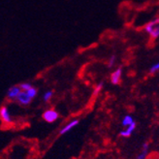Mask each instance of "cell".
<instances>
[{"instance_id":"6da1fadb","label":"cell","mask_w":159,"mask_h":159,"mask_svg":"<svg viewBox=\"0 0 159 159\" xmlns=\"http://www.w3.org/2000/svg\"><path fill=\"white\" fill-rule=\"evenodd\" d=\"M58 116H59L58 113L54 110H47L46 112H44V114H43V118L49 123L55 121L58 118Z\"/></svg>"},{"instance_id":"7a4b0ae2","label":"cell","mask_w":159,"mask_h":159,"mask_svg":"<svg viewBox=\"0 0 159 159\" xmlns=\"http://www.w3.org/2000/svg\"><path fill=\"white\" fill-rule=\"evenodd\" d=\"M18 100V102L20 103V104H21V105H23V106H26V105H29L30 104V102H31V99L28 95H27V93L25 92V91H20V93H19V95H18V97L16 98Z\"/></svg>"},{"instance_id":"3957f363","label":"cell","mask_w":159,"mask_h":159,"mask_svg":"<svg viewBox=\"0 0 159 159\" xmlns=\"http://www.w3.org/2000/svg\"><path fill=\"white\" fill-rule=\"evenodd\" d=\"M0 117H1L2 120L5 123H11L12 122V118L9 113V110L6 106H3L0 108Z\"/></svg>"},{"instance_id":"277c9868","label":"cell","mask_w":159,"mask_h":159,"mask_svg":"<svg viewBox=\"0 0 159 159\" xmlns=\"http://www.w3.org/2000/svg\"><path fill=\"white\" fill-rule=\"evenodd\" d=\"M121 75H122V69L117 68L116 71H114L112 73V75H111V83L113 84H118L120 83Z\"/></svg>"},{"instance_id":"5b68a950","label":"cell","mask_w":159,"mask_h":159,"mask_svg":"<svg viewBox=\"0 0 159 159\" xmlns=\"http://www.w3.org/2000/svg\"><path fill=\"white\" fill-rule=\"evenodd\" d=\"M20 86L19 85H14L12 87H10L9 90L7 91V97L11 99V100H14L18 97V95L19 93L20 92Z\"/></svg>"},{"instance_id":"8992f818","label":"cell","mask_w":159,"mask_h":159,"mask_svg":"<svg viewBox=\"0 0 159 159\" xmlns=\"http://www.w3.org/2000/svg\"><path fill=\"white\" fill-rule=\"evenodd\" d=\"M135 128H136V122L133 121L131 124L128 125V128L123 130V131H120V133H119V135H120L121 137H126V138H129L131 136V134L134 132Z\"/></svg>"},{"instance_id":"52a82bcc","label":"cell","mask_w":159,"mask_h":159,"mask_svg":"<svg viewBox=\"0 0 159 159\" xmlns=\"http://www.w3.org/2000/svg\"><path fill=\"white\" fill-rule=\"evenodd\" d=\"M79 124V119H74V120H72V121H70L66 126H64L63 128L60 130V132H59V135H64V134H66L67 132H69L70 130H72L75 126H77Z\"/></svg>"},{"instance_id":"ba28073f","label":"cell","mask_w":159,"mask_h":159,"mask_svg":"<svg viewBox=\"0 0 159 159\" xmlns=\"http://www.w3.org/2000/svg\"><path fill=\"white\" fill-rule=\"evenodd\" d=\"M158 23H159V20H158V19L153 20H152V21H149V22L148 23V25L145 26V31H146L147 33L149 34L156 26H158Z\"/></svg>"},{"instance_id":"9c48e42d","label":"cell","mask_w":159,"mask_h":159,"mask_svg":"<svg viewBox=\"0 0 159 159\" xmlns=\"http://www.w3.org/2000/svg\"><path fill=\"white\" fill-rule=\"evenodd\" d=\"M148 143H145L144 146H143V149H142V152L138 155L137 159H145L148 155Z\"/></svg>"},{"instance_id":"30bf717a","label":"cell","mask_w":159,"mask_h":159,"mask_svg":"<svg viewBox=\"0 0 159 159\" xmlns=\"http://www.w3.org/2000/svg\"><path fill=\"white\" fill-rule=\"evenodd\" d=\"M26 93H27V95L28 96L31 98V99H33L34 97H36V95H37V93H38V90H37V89H35V87H31L30 89H28L27 91H25Z\"/></svg>"},{"instance_id":"8fae6325","label":"cell","mask_w":159,"mask_h":159,"mask_svg":"<svg viewBox=\"0 0 159 159\" xmlns=\"http://www.w3.org/2000/svg\"><path fill=\"white\" fill-rule=\"evenodd\" d=\"M133 121H134V119H133L132 116H125L123 117V119H122V125L123 126H127V125L131 124Z\"/></svg>"},{"instance_id":"7c38bea8","label":"cell","mask_w":159,"mask_h":159,"mask_svg":"<svg viewBox=\"0 0 159 159\" xmlns=\"http://www.w3.org/2000/svg\"><path fill=\"white\" fill-rule=\"evenodd\" d=\"M19 86H20V90H22V91H27L28 89H30L31 87H32V84H29V83H23V84H20Z\"/></svg>"},{"instance_id":"4fadbf2b","label":"cell","mask_w":159,"mask_h":159,"mask_svg":"<svg viewBox=\"0 0 159 159\" xmlns=\"http://www.w3.org/2000/svg\"><path fill=\"white\" fill-rule=\"evenodd\" d=\"M52 95H53V91H52V90H48V91L44 94V96H43L44 101H45V102L50 101L51 98L52 97Z\"/></svg>"},{"instance_id":"5bb4252c","label":"cell","mask_w":159,"mask_h":159,"mask_svg":"<svg viewBox=\"0 0 159 159\" xmlns=\"http://www.w3.org/2000/svg\"><path fill=\"white\" fill-rule=\"evenodd\" d=\"M150 37H152V39H157L159 37V26H156L152 32L149 33Z\"/></svg>"},{"instance_id":"9a60e30c","label":"cell","mask_w":159,"mask_h":159,"mask_svg":"<svg viewBox=\"0 0 159 159\" xmlns=\"http://www.w3.org/2000/svg\"><path fill=\"white\" fill-rule=\"evenodd\" d=\"M158 69H159V63L156 62V63H154V64H152V66H150V68H149V73L150 74H155L157 71H158Z\"/></svg>"},{"instance_id":"2e32d148","label":"cell","mask_w":159,"mask_h":159,"mask_svg":"<svg viewBox=\"0 0 159 159\" xmlns=\"http://www.w3.org/2000/svg\"><path fill=\"white\" fill-rule=\"evenodd\" d=\"M116 61V57L115 54H113L112 57H110V59H109V64H108V67H109V68H112V67L115 65Z\"/></svg>"},{"instance_id":"e0dca14e","label":"cell","mask_w":159,"mask_h":159,"mask_svg":"<svg viewBox=\"0 0 159 159\" xmlns=\"http://www.w3.org/2000/svg\"><path fill=\"white\" fill-rule=\"evenodd\" d=\"M103 85H104V84H103V83H100V84L96 86V89H95L93 94H94V95H97V94L101 91V89H103Z\"/></svg>"}]
</instances>
